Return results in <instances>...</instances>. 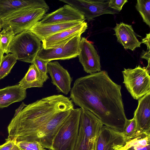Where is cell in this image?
<instances>
[{
  "mask_svg": "<svg viewBox=\"0 0 150 150\" xmlns=\"http://www.w3.org/2000/svg\"><path fill=\"white\" fill-rule=\"evenodd\" d=\"M121 88L107 71H101L76 80L70 98L76 105L93 113L103 125L122 132L127 119Z\"/></svg>",
  "mask_w": 150,
  "mask_h": 150,
  "instance_id": "cell-1",
  "label": "cell"
},
{
  "mask_svg": "<svg viewBox=\"0 0 150 150\" xmlns=\"http://www.w3.org/2000/svg\"><path fill=\"white\" fill-rule=\"evenodd\" d=\"M74 108L70 98L62 95L38 100L27 105L13 117L7 127L6 139L16 143L38 141V135L43 127L57 116Z\"/></svg>",
  "mask_w": 150,
  "mask_h": 150,
  "instance_id": "cell-2",
  "label": "cell"
},
{
  "mask_svg": "<svg viewBox=\"0 0 150 150\" xmlns=\"http://www.w3.org/2000/svg\"><path fill=\"white\" fill-rule=\"evenodd\" d=\"M82 109L74 150H95L97 138L103 125L91 112Z\"/></svg>",
  "mask_w": 150,
  "mask_h": 150,
  "instance_id": "cell-3",
  "label": "cell"
},
{
  "mask_svg": "<svg viewBox=\"0 0 150 150\" xmlns=\"http://www.w3.org/2000/svg\"><path fill=\"white\" fill-rule=\"evenodd\" d=\"M82 110L74 108L62 123L53 139L52 150H74Z\"/></svg>",
  "mask_w": 150,
  "mask_h": 150,
  "instance_id": "cell-4",
  "label": "cell"
},
{
  "mask_svg": "<svg viewBox=\"0 0 150 150\" xmlns=\"http://www.w3.org/2000/svg\"><path fill=\"white\" fill-rule=\"evenodd\" d=\"M41 41L30 30L24 31L15 35L10 53L17 60L32 64L42 47Z\"/></svg>",
  "mask_w": 150,
  "mask_h": 150,
  "instance_id": "cell-5",
  "label": "cell"
},
{
  "mask_svg": "<svg viewBox=\"0 0 150 150\" xmlns=\"http://www.w3.org/2000/svg\"><path fill=\"white\" fill-rule=\"evenodd\" d=\"M123 83L132 98L138 100L150 92V71L139 65L122 71Z\"/></svg>",
  "mask_w": 150,
  "mask_h": 150,
  "instance_id": "cell-6",
  "label": "cell"
},
{
  "mask_svg": "<svg viewBox=\"0 0 150 150\" xmlns=\"http://www.w3.org/2000/svg\"><path fill=\"white\" fill-rule=\"evenodd\" d=\"M48 10L42 8L28 7L2 20L4 25L11 27L16 35L29 30L41 20Z\"/></svg>",
  "mask_w": 150,
  "mask_h": 150,
  "instance_id": "cell-7",
  "label": "cell"
},
{
  "mask_svg": "<svg viewBox=\"0 0 150 150\" xmlns=\"http://www.w3.org/2000/svg\"><path fill=\"white\" fill-rule=\"evenodd\" d=\"M81 35L73 38L64 46L57 48L44 49L42 46L36 57L45 60H66L78 56Z\"/></svg>",
  "mask_w": 150,
  "mask_h": 150,
  "instance_id": "cell-8",
  "label": "cell"
},
{
  "mask_svg": "<svg viewBox=\"0 0 150 150\" xmlns=\"http://www.w3.org/2000/svg\"><path fill=\"white\" fill-rule=\"evenodd\" d=\"M82 13L86 20H90L104 14H115L108 6V0H60Z\"/></svg>",
  "mask_w": 150,
  "mask_h": 150,
  "instance_id": "cell-9",
  "label": "cell"
},
{
  "mask_svg": "<svg viewBox=\"0 0 150 150\" xmlns=\"http://www.w3.org/2000/svg\"><path fill=\"white\" fill-rule=\"evenodd\" d=\"M78 57L87 73L91 74L101 71L100 57L92 42L85 37L81 38Z\"/></svg>",
  "mask_w": 150,
  "mask_h": 150,
  "instance_id": "cell-10",
  "label": "cell"
},
{
  "mask_svg": "<svg viewBox=\"0 0 150 150\" xmlns=\"http://www.w3.org/2000/svg\"><path fill=\"white\" fill-rule=\"evenodd\" d=\"M125 142L122 132L103 125L97 138L95 150H122Z\"/></svg>",
  "mask_w": 150,
  "mask_h": 150,
  "instance_id": "cell-11",
  "label": "cell"
},
{
  "mask_svg": "<svg viewBox=\"0 0 150 150\" xmlns=\"http://www.w3.org/2000/svg\"><path fill=\"white\" fill-rule=\"evenodd\" d=\"M85 20L82 13L67 4L53 12L45 14L37 23L40 25H47L75 21H84Z\"/></svg>",
  "mask_w": 150,
  "mask_h": 150,
  "instance_id": "cell-12",
  "label": "cell"
},
{
  "mask_svg": "<svg viewBox=\"0 0 150 150\" xmlns=\"http://www.w3.org/2000/svg\"><path fill=\"white\" fill-rule=\"evenodd\" d=\"M88 28L85 21L70 28L64 30L45 39L42 41L45 49L64 46L70 40L84 32Z\"/></svg>",
  "mask_w": 150,
  "mask_h": 150,
  "instance_id": "cell-13",
  "label": "cell"
},
{
  "mask_svg": "<svg viewBox=\"0 0 150 150\" xmlns=\"http://www.w3.org/2000/svg\"><path fill=\"white\" fill-rule=\"evenodd\" d=\"M47 67V73L51 78V82L56 86L58 91L68 94L71 89L72 79L67 70L56 61H50Z\"/></svg>",
  "mask_w": 150,
  "mask_h": 150,
  "instance_id": "cell-14",
  "label": "cell"
},
{
  "mask_svg": "<svg viewBox=\"0 0 150 150\" xmlns=\"http://www.w3.org/2000/svg\"><path fill=\"white\" fill-rule=\"evenodd\" d=\"M33 7L48 10L49 8L43 0H0V18L3 19L23 9Z\"/></svg>",
  "mask_w": 150,
  "mask_h": 150,
  "instance_id": "cell-15",
  "label": "cell"
},
{
  "mask_svg": "<svg viewBox=\"0 0 150 150\" xmlns=\"http://www.w3.org/2000/svg\"><path fill=\"white\" fill-rule=\"evenodd\" d=\"M71 112L67 111L57 116L40 129L38 135V141L44 148L51 149L54 136Z\"/></svg>",
  "mask_w": 150,
  "mask_h": 150,
  "instance_id": "cell-16",
  "label": "cell"
},
{
  "mask_svg": "<svg viewBox=\"0 0 150 150\" xmlns=\"http://www.w3.org/2000/svg\"><path fill=\"white\" fill-rule=\"evenodd\" d=\"M113 29L117 41L125 50L129 49L133 51L136 48L140 47L141 42L137 39L131 25L121 22L117 23Z\"/></svg>",
  "mask_w": 150,
  "mask_h": 150,
  "instance_id": "cell-17",
  "label": "cell"
},
{
  "mask_svg": "<svg viewBox=\"0 0 150 150\" xmlns=\"http://www.w3.org/2000/svg\"><path fill=\"white\" fill-rule=\"evenodd\" d=\"M133 118L141 132H150V92L139 99Z\"/></svg>",
  "mask_w": 150,
  "mask_h": 150,
  "instance_id": "cell-18",
  "label": "cell"
},
{
  "mask_svg": "<svg viewBox=\"0 0 150 150\" xmlns=\"http://www.w3.org/2000/svg\"><path fill=\"white\" fill-rule=\"evenodd\" d=\"M83 22L75 21L47 25H40L37 23L28 30L35 35L42 41L51 35L70 28Z\"/></svg>",
  "mask_w": 150,
  "mask_h": 150,
  "instance_id": "cell-19",
  "label": "cell"
},
{
  "mask_svg": "<svg viewBox=\"0 0 150 150\" xmlns=\"http://www.w3.org/2000/svg\"><path fill=\"white\" fill-rule=\"evenodd\" d=\"M26 97V90L18 84L0 89V108L7 107L13 103L22 101Z\"/></svg>",
  "mask_w": 150,
  "mask_h": 150,
  "instance_id": "cell-20",
  "label": "cell"
},
{
  "mask_svg": "<svg viewBox=\"0 0 150 150\" xmlns=\"http://www.w3.org/2000/svg\"><path fill=\"white\" fill-rule=\"evenodd\" d=\"M49 78L47 74L41 72L35 65L32 64L18 84L26 90L32 87L40 88L43 87L44 83Z\"/></svg>",
  "mask_w": 150,
  "mask_h": 150,
  "instance_id": "cell-21",
  "label": "cell"
},
{
  "mask_svg": "<svg viewBox=\"0 0 150 150\" xmlns=\"http://www.w3.org/2000/svg\"><path fill=\"white\" fill-rule=\"evenodd\" d=\"M122 150H150V132H143L126 140Z\"/></svg>",
  "mask_w": 150,
  "mask_h": 150,
  "instance_id": "cell-22",
  "label": "cell"
},
{
  "mask_svg": "<svg viewBox=\"0 0 150 150\" xmlns=\"http://www.w3.org/2000/svg\"><path fill=\"white\" fill-rule=\"evenodd\" d=\"M15 35L10 26L4 25L0 33V43L4 53H10L13 40Z\"/></svg>",
  "mask_w": 150,
  "mask_h": 150,
  "instance_id": "cell-23",
  "label": "cell"
},
{
  "mask_svg": "<svg viewBox=\"0 0 150 150\" xmlns=\"http://www.w3.org/2000/svg\"><path fill=\"white\" fill-rule=\"evenodd\" d=\"M16 58L11 53L4 56L0 65V80L7 76L17 62Z\"/></svg>",
  "mask_w": 150,
  "mask_h": 150,
  "instance_id": "cell-24",
  "label": "cell"
},
{
  "mask_svg": "<svg viewBox=\"0 0 150 150\" xmlns=\"http://www.w3.org/2000/svg\"><path fill=\"white\" fill-rule=\"evenodd\" d=\"M122 132L126 140L134 138L143 133L138 129L136 121L133 117L132 119L127 120Z\"/></svg>",
  "mask_w": 150,
  "mask_h": 150,
  "instance_id": "cell-25",
  "label": "cell"
},
{
  "mask_svg": "<svg viewBox=\"0 0 150 150\" xmlns=\"http://www.w3.org/2000/svg\"><path fill=\"white\" fill-rule=\"evenodd\" d=\"M135 7L143 21L150 27V0H138Z\"/></svg>",
  "mask_w": 150,
  "mask_h": 150,
  "instance_id": "cell-26",
  "label": "cell"
},
{
  "mask_svg": "<svg viewBox=\"0 0 150 150\" xmlns=\"http://www.w3.org/2000/svg\"><path fill=\"white\" fill-rule=\"evenodd\" d=\"M16 144L20 150H47L37 141L19 142Z\"/></svg>",
  "mask_w": 150,
  "mask_h": 150,
  "instance_id": "cell-27",
  "label": "cell"
},
{
  "mask_svg": "<svg viewBox=\"0 0 150 150\" xmlns=\"http://www.w3.org/2000/svg\"><path fill=\"white\" fill-rule=\"evenodd\" d=\"M50 62L48 60H42L36 57L34 60L32 64L35 65L41 72L44 74L47 75V65Z\"/></svg>",
  "mask_w": 150,
  "mask_h": 150,
  "instance_id": "cell-28",
  "label": "cell"
},
{
  "mask_svg": "<svg viewBox=\"0 0 150 150\" xmlns=\"http://www.w3.org/2000/svg\"><path fill=\"white\" fill-rule=\"evenodd\" d=\"M127 2V0H108V6L110 8L120 11L123 6Z\"/></svg>",
  "mask_w": 150,
  "mask_h": 150,
  "instance_id": "cell-29",
  "label": "cell"
},
{
  "mask_svg": "<svg viewBox=\"0 0 150 150\" xmlns=\"http://www.w3.org/2000/svg\"><path fill=\"white\" fill-rule=\"evenodd\" d=\"M16 144L15 141L6 139V142L0 146V150H11Z\"/></svg>",
  "mask_w": 150,
  "mask_h": 150,
  "instance_id": "cell-30",
  "label": "cell"
},
{
  "mask_svg": "<svg viewBox=\"0 0 150 150\" xmlns=\"http://www.w3.org/2000/svg\"><path fill=\"white\" fill-rule=\"evenodd\" d=\"M141 58L144 59L146 60L148 62L147 66L146 67V69L149 71H150V51H145L143 50L141 55Z\"/></svg>",
  "mask_w": 150,
  "mask_h": 150,
  "instance_id": "cell-31",
  "label": "cell"
},
{
  "mask_svg": "<svg viewBox=\"0 0 150 150\" xmlns=\"http://www.w3.org/2000/svg\"><path fill=\"white\" fill-rule=\"evenodd\" d=\"M141 42L145 44L147 47V50L150 51V33L146 34V37L142 39Z\"/></svg>",
  "mask_w": 150,
  "mask_h": 150,
  "instance_id": "cell-32",
  "label": "cell"
},
{
  "mask_svg": "<svg viewBox=\"0 0 150 150\" xmlns=\"http://www.w3.org/2000/svg\"><path fill=\"white\" fill-rule=\"evenodd\" d=\"M27 105L25 104L23 102H22L20 106L15 110V113L13 117H16L21 111L23 108Z\"/></svg>",
  "mask_w": 150,
  "mask_h": 150,
  "instance_id": "cell-33",
  "label": "cell"
},
{
  "mask_svg": "<svg viewBox=\"0 0 150 150\" xmlns=\"http://www.w3.org/2000/svg\"><path fill=\"white\" fill-rule=\"evenodd\" d=\"M4 53L0 43V65L1 64L3 57H4Z\"/></svg>",
  "mask_w": 150,
  "mask_h": 150,
  "instance_id": "cell-34",
  "label": "cell"
},
{
  "mask_svg": "<svg viewBox=\"0 0 150 150\" xmlns=\"http://www.w3.org/2000/svg\"><path fill=\"white\" fill-rule=\"evenodd\" d=\"M4 26V23L3 20L0 18V33L2 28H3Z\"/></svg>",
  "mask_w": 150,
  "mask_h": 150,
  "instance_id": "cell-35",
  "label": "cell"
},
{
  "mask_svg": "<svg viewBox=\"0 0 150 150\" xmlns=\"http://www.w3.org/2000/svg\"><path fill=\"white\" fill-rule=\"evenodd\" d=\"M11 150H20L17 145L16 144L13 147Z\"/></svg>",
  "mask_w": 150,
  "mask_h": 150,
  "instance_id": "cell-36",
  "label": "cell"
},
{
  "mask_svg": "<svg viewBox=\"0 0 150 150\" xmlns=\"http://www.w3.org/2000/svg\"><path fill=\"white\" fill-rule=\"evenodd\" d=\"M49 150H51V149H49Z\"/></svg>",
  "mask_w": 150,
  "mask_h": 150,
  "instance_id": "cell-37",
  "label": "cell"
}]
</instances>
